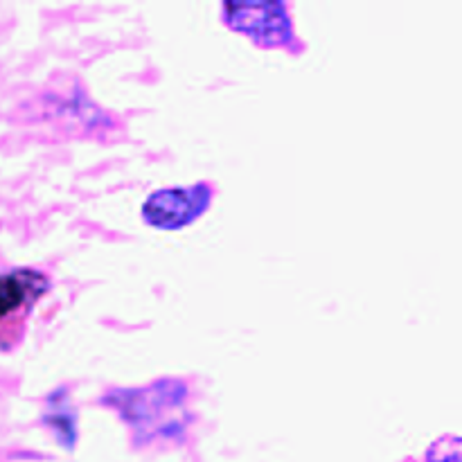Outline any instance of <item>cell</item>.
<instances>
[{
	"label": "cell",
	"instance_id": "cell-1",
	"mask_svg": "<svg viewBox=\"0 0 462 462\" xmlns=\"http://www.w3.org/2000/svg\"><path fill=\"white\" fill-rule=\"evenodd\" d=\"M210 188L208 185H189V188H170L153 192L144 203V219L158 228H183L189 221L210 206Z\"/></svg>",
	"mask_w": 462,
	"mask_h": 462
},
{
	"label": "cell",
	"instance_id": "cell-2",
	"mask_svg": "<svg viewBox=\"0 0 462 462\" xmlns=\"http://www.w3.org/2000/svg\"><path fill=\"white\" fill-rule=\"evenodd\" d=\"M230 25L248 32L253 39L266 45H278L291 36V23L284 14V5H226Z\"/></svg>",
	"mask_w": 462,
	"mask_h": 462
},
{
	"label": "cell",
	"instance_id": "cell-3",
	"mask_svg": "<svg viewBox=\"0 0 462 462\" xmlns=\"http://www.w3.org/2000/svg\"><path fill=\"white\" fill-rule=\"evenodd\" d=\"M48 282L34 271H16L0 275V319L16 314L23 307H30L41 293H45Z\"/></svg>",
	"mask_w": 462,
	"mask_h": 462
}]
</instances>
